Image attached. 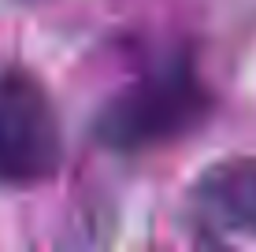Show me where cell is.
I'll use <instances>...</instances> for the list:
<instances>
[{"label": "cell", "mask_w": 256, "mask_h": 252, "mask_svg": "<svg viewBox=\"0 0 256 252\" xmlns=\"http://www.w3.org/2000/svg\"><path fill=\"white\" fill-rule=\"evenodd\" d=\"M190 204L223 238H256V156H226L193 178Z\"/></svg>", "instance_id": "3957f363"}, {"label": "cell", "mask_w": 256, "mask_h": 252, "mask_svg": "<svg viewBox=\"0 0 256 252\" xmlns=\"http://www.w3.org/2000/svg\"><path fill=\"white\" fill-rule=\"evenodd\" d=\"M64 167V126L48 89L26 67H0V186L30 189Z\"/></svg>", "instance_id": "7a4b0ae2"}, {"label": "cell", "mask_w": 256, "mask_h": 252, "mask_svg": "<svg viewBox=\"0 0 256 252\" xmlns=\"http://www.w3.org/2000/svg\"><path fill=\"white\" fill-rule=\"evenodd\" d=\"M212 93L186 56H171L160 67L138 74L96 108L93 141L112 152H145L171 145L204 123Z\"/></svg>", "instance_id": "6da1fadb"}]
</instances>
